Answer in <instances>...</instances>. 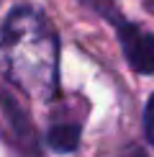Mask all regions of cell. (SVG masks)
<instances>
[{
  "label": "cell",
  "instance_id": "obj_1",
  "mask_svg": "<svg viewBox=\"0 0 154 157\" xmlns=\"http://www.w3.org/2000/svg\"><path fill=\"white\" fill-rule=\"evenodd\" d=\"M54 29L34 8H16L0 23V75L34 98H51L57 88Z\"/></svg>",
  "mask_w": 154,
  "mask_h": 157
},
{
  "label": "cell",
  "instance_id": "obj_2",
  "mask_svg": "<svg viewBox=\"0 0 154 157\" xmlns=\"http://www.w3.org/2000/svg\"><path fill=\"white\" fill-rule=\"evenodd\" d=\"M118 39L128 64L141 75H154V36L141 31L136 23H121Z\"/></svg>",
  "mask_w": 154,
  "mask_h": 157
},
{
  "label": "cell",
  "instance_id": "obj_3",
  "mask_svg": "<svg viewBox=\"0 0 154 157\" xmlns=\"http://www.w3.org/2000/svg\"><path fill=\"white\" fill-rule=\"evenodd\" d=\"M0 106H3L5 121H8V129L13 132V136H16L21 144H26V147L34 149V132H31V121H28V116H26V111L21 108V103H18L8 90H3V93H0Z\"/></svg>",
  "mask_w": 154,
  "mask_h": 157
},
{
  "label": "cell",
  "instance_id": "obj_4",
  "mask_svg": "<svg viewBox=\"0 0 154 157\" xmlns=\"http://www.w3.org/2000/svg\"><path fill=\"white\" fill-rule=\"evenodd\" d=\"M46 142H49V147L54 149V152H59V155L75 152L77 144H80V126H75V124H57V126L49 129Z\"/></svg>",
  "mask_w": 154,
  "mask_h": 157
},
{
  "label": "cell",
  "instance_id": "obj_5",
  "mask_svg": "<svg viewBox=\"0 0 154 157\" xmlns=\"http://www.w3.org/2000/svg\"><path fill=\"white\" fill-rule=\"evenodd\" d=\"M144 134L149 139V144L154 147V95L146 101V108H144Z\"/></svg>",
  "mask_w": 154,
  "mask_h": 157
},
{
  "label": "cell",
  "instance_id": "obj_6",
  "mask_svg": "<svg viewBox=\"0 0 154 157\" xmlns=\"http://www.w3.org/2000/svg\"><path fill=\"white\" fill-rule=\"evenodd\" d=\"M123 157H144V152H139V149H131V152H126Z\"/></svg>",
  "mask_w": 154,
  "mask_h": 157
}]
</instances>
